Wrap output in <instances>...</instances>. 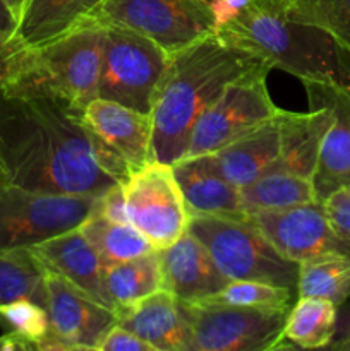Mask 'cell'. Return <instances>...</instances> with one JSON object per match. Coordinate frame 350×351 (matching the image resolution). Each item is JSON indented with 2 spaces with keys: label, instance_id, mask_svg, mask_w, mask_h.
<instances>
[{
  "label": "cell",
  "instance_id": "1",
  "mask_svg": "<svg viewBox=\"0 0 350 351\" xmlns=\"http://www.w3.org/2000/svg\"><path fill=\"white\" fill-rule=\"evenodd\" d=\"M130 173L89 130L82 108L0 88V180L30 191L100 197Z\"/></svg>",
  "mask_w": 350,
  "mask_h": 351
},
{
  "label": "cell",
  "instance_id": "2",
  "mask_svg": "<svg viewBox=\"0 0 350 351\" xmlns=\"http://www.w3.org/2000/svg\"><path fill=\"white\" fill-rule=\"evenodd\" d=\"M261 65L270 64L218 33L175 51L151 108L153 160L168 165L184 160L202 112L229 82Z\"/></svg>",
  "mask_w": 350,
  "mask_h": 351
},
{
  "label": "cell",
  "instance_id": "3",
  "mask_svg": "<svg viewBox=\"0 0 350 351\" xmlns=\"http://www.w3.org/2000/svg\"><path fill=\"white\" fill-rule=\"evenodd\" d=\"M216 33L301 81L350 88L347 51L326 31L290 19L280 3L254 0L246 12Z\"/></svg>",
  "mask_w": 350,
  "mask_h": 351
},
{
  "label": "cell",
  "instance_id": "4",
  "mask_svg": "<svg viewBox=\"0 0 350 351\" xmlns=\"http://www.w3.org/2000/svg\"><path fill=\"white\" fill-rule=\"evenodd\" d=\"M103 24L79 29L36 48H19L7 91L41 95L84 108L98 98L102 69Z\"/></svg>",
  "mask_w": 350,
  "mask_h": 351
},
{
  "label": "cell",
  "instance_id": "5",
  "mask_svg": "<svg viewBox=\"0 0 350 351\" xmlns=\"http://www.w3.org/2000/svg\"><path fill=\"white\" fill-rule=\"evenodd\" d=\"M187 230L229 281H264L297 291L299 264L281 256L247 215H194Z\"/></svg>",
  "mask_w": 350,
  "mask_h": 351
},
{
  "label": "cell",
  "instance_id": "6",
  "mask_svg": "<svg viewBox=\"0 0 350 351\" xmlns=\"http://www.w3.org/2000/svg\"><path fill=\"white\" fill-rule=\"evenodd\" d=\"M100 197L30 191L0 180V249L33 247L79 228L98 211Z\"/></svg>",
  "mask_w": 350,
  "mask_h": 351
},
{
  "label": "cell",
  "instance_id": "7",
  "mask_svg": "<svg viewBox=\"0 0 350 351\" xmlns=\"http://www.w3.org/2000/svg\"><path fill=\"white\" fill-rule=\"evenodd\" d=\"M98 98L151 113L161 77L172 55L150 38L112 24H103Z\"/></svg>",
  "mask_w": 350,
  "mask_h": 351
},
{
  "label": "cell",
  "instance_id": "8",
  "mask_svg": "<svg viewBox=\"0 0 350 351\" xmlns=\"http://www.w3.org/2000/svg\"><path fill=\"white\" fill-rule=\"evenodd\" d=\"M191 331V351L278 350L290 308L244 307L205 298L180 302Z\"/></svg>",
  "mask_w": 350,
  "mask_h": 351
},
{
  "label": "cell",
  "instance_id": "9",
  "mask_svg": "<svg viewBox=\"0 0 350 351\" xmlns=\"http://www.w3.org/2000/svg\"><path fill=\"white\" fill-rule=\"evenodd\" d=\"M270 71V65H261L223 88L196 122L185 158L213 153L280 112L268 93L266 77Z\"/></svg>",
  "mask_w": 350,
  "mask_h": 351
},
{
  "label": "cell",
  "instance_id": "10",
  "mask_svg": "<svg viewBox=\"0 0 350 351\" xmlns=\"http://www.w3.org/2000/svg\"><path fill=\"white\" fill-rule=\"evenodd\" d=\"M95 21L136 31L170 55L215 33L211 9L202 0H103Z\"/></svg>",
  "mask_w": 350,
  "mask_h": 351
},
{
  "label": "cell",
  "instance_id": "11",
  "mask_svg": "<svg viewBox=\"0 0 350 351\" xmlns=\"http://www.w3.org/2000/svg\"><path fill=\"white\" fill-rule=\"evenodd\" d=\"M124 194L129 223L156 250L172 245L187 232L191 215L172 165L151 160L129 175L124 182Z\"/></svg>",
  "mask_w": 350,
  "mask_h": 351
},
{
  "label": "cell",
  "instance_id": "12",
  "mask_svg": "<svg viewBox=\"0 0 350 351\" xmlns=\"http://www.w3.org/2000/svg\"><path fill=\"white\" fill-rule=\"evenodd\" d=\"M247 216L266 235L271 245L292 263L301 264L323 256L350 257V240L336 232L323 202L312 201Z\"/></svg>",
  "mask_w": 350,
  "mask_h": 351
},
{
  "label": "cell",
  "instance_id": "13",
  "mask_svg": "<svg viewBox=\"0 0 350 351\" xmlns=\"http://www.w3.org/2000/svg\"><path fill=\"white\" fill-rule=\"evenodd\" d=\"M50 332L67 351L98 350L117 324V312L57 274H47Z\"/></svg>",
  "mask_w": 350,
  "mask_h": 351
},
{
  "label": "cell",
  "instance_id": "14",
  "mask_svg": "<svg viewBox=\"0 0 350 351\" xmlns=\"http://www.w3.org/2000/svg\"><path fill=\"white\" fill-rule=\"evenodd\" d=\"M309 108L326 106L331 123L323 137L318 167L312 175L316 199L350 185V88L328 81H302Z\"/></svg>",
  "mask_w": 350,
  "mask_h": 351
},
{
  "label": "cell",
  "instance_id": "15",
  "mask_svg": "<svg viewBox=\"0 0 350 351\" xmlns=\"http://www.w3.org/2000/svg\"><path fill=\"white\" fill-rule=\"evenodd\" d=\"M82 119L95 136L126 161L132 173L153 160L151 113L95 98L82 108Z\"/></svg>",
  "mask_w": 350,
  "mask_h": 351
},
{
  "label": "cell",
  "instance_id": "16",
  "mask_svg": "<svg viewBox=\"0 0 350 351\" xmlns=\"http://www.w3.org/2000/svg\"><path fill=\"white\" fill-rule=\"evenodd\" d=\"M158 256L163 271V288L172 291L178 302L216 297L229 283L208 249L189 230L172 245L158 249Z\"/></svg>",
  "mask_w": 350,
  "mask_h": 351
},
{
  "label": "cell",
  "instance_id": "17",
  "mask_svg": "<svg viewBox=\"0 0 350 351\" xmlns=\"http://www.w3.org/2000/svg\"><path fill=\"white\" fill-rule=\"evenodd\" d=\"M280 112L226 146L196 158L237 189H244L266 173L277 161L280 149Z\"/></svg>",
  "mask_w": 350,
  "mask_h": 351
},
{
  "label": "cell",
  "instance_id": "18",
  "mask_svg": "<svg viewBox=\"0 0 350 351\" xmlns=\"http://www.w3.org/2000/svg\"><path fill=\"white\" fill-rule=\"evenodd\" d=\"M117 324L139 336L154 351H191V331L180 302L165 288L117 311Z\"/></svg>",
  "mask_w": 350,
  "mask_h": 351
},
{
  "label": "cell",
  "instance_id": "19",
  "mask_svg": "<svg viewBox=\"0 0 350 351\" xmlns=\"http://www.w3.org/2000/svg\"><path fill=\"white\" fill-rule=\"evenodd\" d=\"M30 250L47 269V273L65 278L106 307L113 308L103 285L102 259L81 230L75 228L62 233L30 247Z\"/></svg>",
  "mask_w": 350,
  "mask_h": 351
},
{
  "label": "cell",
  "instance_id": "20",
  "mask_svg": "<svg viewBox=\"0 0 350 351\" xmlns=\"http://www.w3.org/2000/svg\"><path fill=\"white\" fill-rule=\"evenodd\" d=\"M103 0H27L10 38L16 48H36L93 23Z\"/></svg>",
  "mask_w": 350,
  "mask_h": 351
},
{
  "label": "cell",
  "instance_id": "21",
  "mask_svg": "<svg viewBox=\"0 0 350 351\" xmlns=\"http://www.w3.org/2000/svg\"><path fill=\"white\" fill-rule=\"evenodd\" d=\"M331 123L326 106L309 108V112H280V149L268 171H287L311 178L318 167L323 137ZM266 171V173H268Z\"/></svg>",
  "mask_w": 350,
  "mask_h": 351
},
{
  "label": "cell",
  "instance_id": "22",
  "mask_svg": "<svg viewBox=\"0 0 350 351\" xmlns=\"http://www.w3.org/2000/svg\"><path fill=\"white\" fill-rule=\"evenodd\" d=\"M189 215H246L240 189L206 167L199 158L172 165Z\"/></svg>",
  "mask_w": 350,
  "mask_h": 351
},
{
  "label": "cell",
  "instance_id": "23",
  "mask_svg": "<svg viewBox=\"0 0 350 351\" xmlns=\"http://www.w3.org/2000/svg\"><path fill=\"white\" fill-rule=\"evenodd\" d=\"M103 285L113 308L130 307L163 288L158 250L103 267Z\"/></svg>",
  "mask_w": 350,
  "mask_h": 351
},
{
  "label": "cell",
  "instance_id": "24",
  "mask_svg": "<svg viewBox=\"0 0 350 351\" xmlns=\"http://www.w3.org/2000/svg\"><path fill=\"white\" fill-rule=\"evenodd\" d=\"M336 312L338 307L325 298L299 297L287 314L278 350L326 348L336 328Z\"/></svg>",
  "mask_w": 350,
  "mask_h": 351
},
{
  "label": "cell",
  "instance_id": "25",
  "mask_svg": "<svg viewBox=\"0 0 350 351\" xmlns=\"http://www.w3.org/2000/svg\"><path fill=\"white\" fill-rule=\"evenodd\" d=\"M79 230L102 259L103 267L154 252V245L130 223H117L95 211Z\"/></svg>",
  "mask_w": 350,
  "mask_h": 351
},
{
  "label": "cell",
  "instance_id": "26",
  "mask_svg": "<svg viewBox=\"0 0 350 351\" xmlns=\"http://www.w3.org/2000/svg\"><path fill=\"white\" fill-rule=\"evenodd\" d=\"M240 197L246 215L318 201L311 178L299 177L287 171L263 173L249 185L240 189Z\"/></svg>",
  "mask_w": 350,
  "mask_h": 351
},
{
  "label": "cell",
  "instance_id": "27",
  "mask_svg": "<svg viewBox=\"0 0 350 351\" xmlns=\"http://www.w3.org/2000/svg\"><path fill=\"white\" fill-rule=\"evenodd\" d=\"M47 274L30 247L0 249V305L27 298L47 308Z\"/></svg>",
  "mask_w": 350,
  "mask_h": 351
},
{
  "label": "cell",
  "instance_id": "28",
  "mask_svg": "<svg viewBox=\"0 0 350 351\" xmlns=\"http://www.w3.org/2000/svg\"><path fill=\"white\" fill-rule=\"evenodd\" d=\"M297 297H316L336 307L350 298V257L323 256L299 264Z\"/></svg>",
  "mask_w": 350,
  "mask_h": 351
},
{
  "label": "cell",
  "instance_id": "29",
  "mask_svg": "<svg viewBox=\"0 0 350 351\" xmlns=\"http://www.w3.org/2000/svg\"><path fill=\"white\" fill-rule=\"evenodd\" d=\"M290 19L326 31L350 57V0H285Z\"/></svg>",
  "mask_w": 350,
  "mask_h": 351
},
{
  "label": "cell",
  "instance_id": "30",
  "mask_svg": "<svg viewBox=\"0 0 350 351\" xmlns=\"http://www.w3.org/2000/svg\"><path fill=\"white\" fill-rule=\"evenodd\" d=\"M297 291L280 285L264 283V281L240 280L229 281L215 298L232 305L244 307H268V308H290Z\"/></svg>",
  "mask_w": 350,
  "mask_h": 351
},
{
  "label": "cell",
  "instance_id": "31",
  "mask_svg": "<svg viewBox=\"0 0 350 351\" xmlns=\"http://www.w3.org/2000/svg\"><path fill=\"white\" fill-rule=\"evenodd\" d=\"M0 328L5 332H14L27 341L40 345L50 332V315L47 308L27 298L0 305Z\"/></svg>",
  "mask_w": 350,
  "mask_h": 351
},
{
  "label": "cell",
  "instance_id": "32",
  "mask_svg": "<svg viewBox=\"0 0 350 351\" xmlns=\"http://www.w3.org/2000/svg\"><path fill=\"white\" fill-rule=\"evenodd\" d=\"M323 208L336 232L350 240V185L331 192L323 201Z\"/></svg>",
  "mask_w": 350,
  "mask_h": 351
},
{
  "label": "cell",
  "instance_id": "33",
  "mask_svg": "<svg viewBox=\"0 0 350 351\" xmlns=\"http://www.w3.org/2000/svg\"><path fill=\"white\" fill-rule=\"evenodd\" d=\"M98 351H154L153 346L134 335L129 329L115 324L100 343Z\"/></svg>",
  "mask_w": 350,
  "mask_h": 351
},
{
  "label": "cell",
  "instance_id": "34",
  "mask_svg": "<svg viewBox=\"0 0 350 351\" xmlns=\"http://www.w3.org/2000/svg\"><path fill=\"white\" fill-rule=\"evenodd\" d=\"M98 213L106 216L108 219L117 223H129V216H127V204H126V194H124V182L122 184L113 185L110 191L100 197Z\"/></svg>",
  "mask_w": 350,
  "mask_h": 351
},
{
  "label": "cell",
  "instance_id": "35",
  "mask_svg": "<svg viewBox=\"0 0 350 351\" xmlns=\"http://www.w3.org/2000/svg\"><path fill=\"white\" fill-rule=\"evenodd\" d=\"M253 2L254 0H211L209 9L215 21V33L246 12Z\"/></svg>",
  "mask_w": 350,
  "mask_h": 351
},
{
  "label": "cell",
  "instance_id": "36",
  "mask_svg": "<svg viewBox=\"0 0 350 351\" xmlns=\"http://www.w3.org/2000/svg\"><path fill=\"white\" fill-rule=\"evenodd\" d=\"M326 350L350 351V298L338 305L336 312V328Z\"/></svg>",
  "mask_w": 350,
  "mask_h": 351
},
{
  "label": "cell",
  "instance_id": "37",
  "mask_svg": "<svg viewBox=\"0 0 350 351\" xmlns=\"http://www.w3.org/2000/svg\"><path fill=\"white\" fill-rule=\"evenodd\" d=\"M17 51L19 48L14 47L12 41L0 36V88H5L12 77Z\"/></svg>",
  "mask_w": 350,
  "mask_h": 351
},
{
  "label": "cell",
  "instance_id": "38",
  "mask_svg": "<svg viewBox=\"0 0 350 351\" xmlns=\"http://www.w3.org/2000/svg\"><path fill=\"white\" fill-rule=\"evenodd\" d=\"M27 350H36L34 343L27 341V339L14 335V332H5L3 336H0V351H27Z\"/></svg>",
  "mask_w": 350,
  "mask_h": 351
},
{
  "label": "cell",
  "instance_id": "39",
  "mask_svg": "<svg viewBox=\"0 0 350 351\" xmlns=\"http://www.w3.org/2000/svg\"><path fill=\"white\" fill-rule=\"evenodd\" d=\"M17 29V19L12 16L9 7L3 0H0V36L3 40H10Z\"/></svg>",
  "mask_w": 350,
  "mask_h": 351
},
{
  "label": "cell",
  "instance_id": "40",
  "mask_svg": "<svg viewBox=\"0 0 350 351\" xmlns=\"http://www.w3.org/2000/svg\"><path fill=\"white\" fill-rule=\"evenodd\" d=\"M3 2H5L7 7H9V10L12 12V16L19 21V17H21V14H23L24 5H26L27 0H3Z\"/></svg>",
  "mask_w": 350,
  "mask_h": 351
},
{
  "label": "cell",
  "instance_id": "41",
  "mask_svg": "<svg viewBox=\"0 0 350 351\" xmlns=\"http://www.w3.org/2000/svg\"><path fill=\"white\" fill-rule=\"evenodd\" d=\"M271 2H275V3H280V5H283V2H285V0H271Z\"/></svg>",
  "mask_w": 350,
  "mask_h": 351
},
{
  "label": "cell",
  "instance_id": "42",
  "mask_svg": "<svg viewBox=\"0 0 350 351\" xmlns=\"http://www.w3.org/2000/svg\"><path fill=\"white\" fill-rule=\"evenodd\" d=\"M202 2H206V3H208V5H209V2H211V0H202Z\"/></svg>",
  "mask_w": 350,
  "mask_h": 351
}]
</instances>
